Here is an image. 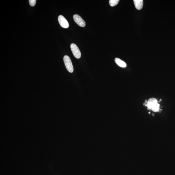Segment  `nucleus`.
I'll return each instance as SVG.
<instances>
[{"instance_id": "1", "label": "nucleus", "mask_w": 175, "mask_h": 175, "mask_svg": "<svg viewBox=\"0 0 175 175\" xmlns=\"http://www.w3.org/2000/svg\"><path fill=\"white\" fill-rule=\"evenodd\" d=\"M146 104L145 106L148 107V110H151L155 112L160 111V105L158 103L157 100L155 98H151L148 100L147 102H146Z\"/></svg>"}, {"instance_id": "2", "label": "nucleus", "mask_w": 175, "mask_h": 175, "mask_svg": "<svg viewBox=\"0 0 175 175\" xmlns=\"http://www.w3.org/2000/svg\"><path fill=\"white\" fill-rule=\"evenodd\" d=\"M63 60L65 67L69 72L72 73L74 71V68L71 61L68 56L65 55L63 58Z\"/></svg>"}, {"instance_id": "3", "label": "nucleus", "mask_w": 175, "mask_h": 175, "mask_svg": "<svg viewBox=\"0 0 175 175\" xmlns=\"http://www.w3.org/2000/svg\"><path fill=\"white\" fill-rule=\"evenodd\" d=\"M71 48L72 53L75 57L77 59L80 58L81 56V53L77 46L74 44H72Z\"/></svg>"}, {"instance_id": "4", "label": "nucleus", "mask_w": 175, "mask_h": 175, "mask_svg": "<svg viewBox=\"0 0 175 175\" xmlns=\"http://www.w3.org/2000/svg\"><path fill=\"white\" fill-rule=\"evenodd\" d=\"M58 21L61 26L64 28H67L69 26V23L63 16L60 15L58 17Z\"/></svg>"}, {"instance_id": "5", "label": "nucleus", "mask_w": 175, "mask_h": 175, "mask_svg": "<svg viewBox=\"0 0 175 175\" xmlns=\"http://www.w3.org/2000/svg\"><path fill=\"white\" fill-rule=\"evenodd\" d=\"M74 21L79 26L85 27L86 25L85 22L80 16L78 15H75L73 16Z\"/></svg>"}, {"instance_id": "6", "label": "nucleus", "mask_w": 175, "mask_h": 175, "mask_svg": "<svg viewBox=\"0 0 175 175\" xmlns=\"http://www.w3.org/2000/svg\"><path fill=\"white\" fill-rule=\"evenodd\" d=\"M134 2L136 9L139 10H141L143 6V0H134Z\"/></svg>"}, {"instance_id": "7", "label": "nucleus", "mask_w": 175, "mask_h": 175, "mask_svg": "<svg viewBox=\"0 0 175 175\" xmlns=\"http://www.w3.org/2000/svg\"><path fill=\"white\" fill-rule=\"evenodd\" d=\"M115 62L118 66L123 67V68H125V67H127L126 63L124 61L120 59V58H116L115 59Z\"/></svg>"}, {"instance_id": "8", "label": "nucleus", "mask_w": 175, "mask_h": 175, "mask_svg": "<svg viewBox=\"0 0 175 175\" xmlns=\"http://www.w3.org/2000/svg\"><path fill=\"white\" fill-rule=\"evenodd\" d=\"M120 1L119 0H110L109 3L111 7H114L117 5Z\"/></svg>"}, {"instance_id": "9", "label": "nucleus", "mask_w": 175, "mask_h": 175, "mask_svg": "<svg viewBox=\"0 0 175 175\" xmlns=\"http://www.w3.org/2000/svg\"><path fill=\"white\" fill-rule=\"evenodd\" d=\"M36 0H29V3L30 5L32 7L36 5Z\"/></svg>"}, {"instance_id": "10", "label": "nucleus", "mask_w": 175, "mask_h": 175, "mask_svg": "<svg viewBox=\"0 0 175 175\" xmlns=\"http://www.w3.org/2000/svg\"><path fill=\"white\" fill-rule=\"evenodd\" d=\"M162 101V100L161 99H160V101Z\"/></svg>"}]
</instances>
